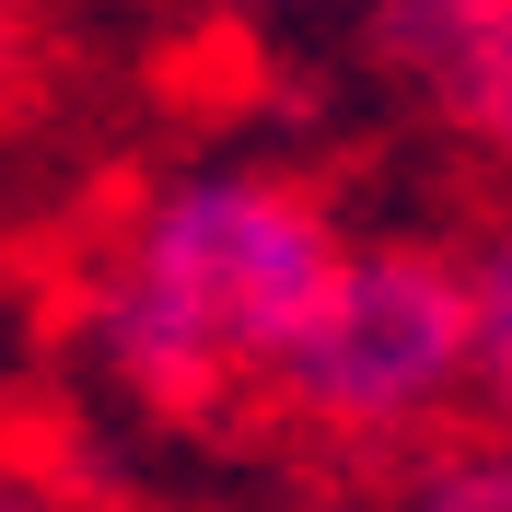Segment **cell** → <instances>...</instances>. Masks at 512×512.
Returning <instances> with one entry per match:
<instances>
[{
    "instance_id": "cell-5",
    "label": "cell",
    "mask_w": 512,
    "mask_h": 512,
    "mask_svg": "<svg viewBox=\"0 0 512 512\" xmlns=\"http://www.w3.org/2000/svg\"><path fill=\"white\" fill-rule=\"evenodd\" d=\"M396 512H512V431L489 419V431H466V443L419 454L408 489H396Z\"/></svg>"
},
{
    "instance_id": "cell-1",
    "label": "cell",
    "mask_w": 512,
    "mask_h": 512,
    "mask_svg": "<svg viewBox=\"0 0 512 512\" xmlns=\"http://www.w3.org/2000/svg\"><path fill=\"white\" fill-rule=\"evenodd\" d=\"M280 419L326 443H419L431 419L478 408V268L443 245H350L303 338L268 373Z\"/></svg>"
},
{
    "instance_id": "cell-9",
    "label": "cell",
    "mask_w": 512,
    "mask_h": 512,
    "mask_svg": "<svg viewBox=\"0 0 512 512\" xmlns=\"http://www.w3.org/2000/svg\"><path fill=\"white\" fill-rule=\"evenodd\" d=\"M222 12H280V0H222Z\"/></svg>"
},
{
    "instance_id": "cell-2",
    "label": "cell",
    "mask_w": 512,
    "mask_h": 512,
    "mask_svg": "<svg viewBox=\"0 0 512 512\" xmlns=\"http://www.w3.org/2000/svg\"><path fill=\"white\" fill-rule=\"evenodd\" d=\"M117 256L152 291H175V303L245 361V384H268L280 350L303 338V315L338 291L350 233H338V210H326L315 187H291L268 163H187V175H163V187L128 210Z\"/></svg>"
},
{
    "instance_id": "cell-8",
    "label": "cell",
    "mask_w": 512,
    "mask_h": 512,
    "mask_svg": "<svg viewBox=\"0 0 512 512\" xmlns=\"http://www.w3.org/2000/svg\"><path fill=\"white\" fill-rule=\"evenodd\" d=\"M291 512H361V501H291Z\"/></svg>"
},
{
    "instance_id": "cell-4",
    "label": "cell",
    "mask_w": 512,
    "mask_h": 512,
    "mask_svg": "<svg viewBox=\"0 0 512 512\" xmlns=\"http://www.w3.org/2000/svg\"><path fill=\"white\" fill-rule=\"evenodd\" d=\"M384 70H408L443 128L512 175V0H373L361 12Z\"/></svg>"
},
{
    "instance_id": "cell-6",
    "label": "cell",
    "mask_w": 512,
    "mask_h": 512,
    "mask_svg": "<svg viewBox=\"0 0 512 512\" xmlns=\"http://www.w3.org/2000/svg\"><path fill=\"white\" fill-rule=\"evenodd\" d=\"M466 268H478V419L512 431V233H489Z\"/></svg>"
},
{
    "instance_id": "cell-3",
    "label": "cell",
    "mask_w": 512,
    "mask_h": 512,
    "mask_svg": "<svg viewBox=\"0 0 512 512\" xmlns=\"http://www.w3.org/2000/svg\"><path fill=\"white\" fill-rule=\"evenodd\" d=\"M70 338H82V361L117 384L128 408H152V419H222L233 396H245V361H233L175 291H152L117 245H105L94 268H82V291H70Z\"/></svg>"
},
{
    "instance_id": "cell-7",
    "label": "cell",
    "mask_w": 512,
    "mask_h": 512,
    "mask_svg": "<svg viewBox=\"0 0 512 512\" xmlns=\"http://www.w3.org/2000/svg\"><path fill=\"white\" fill-rule=\"evenodd\" d=\"M0 512H59V501H47L35 478H12V501H0Z\"/></svg>"
}]
</instances>
